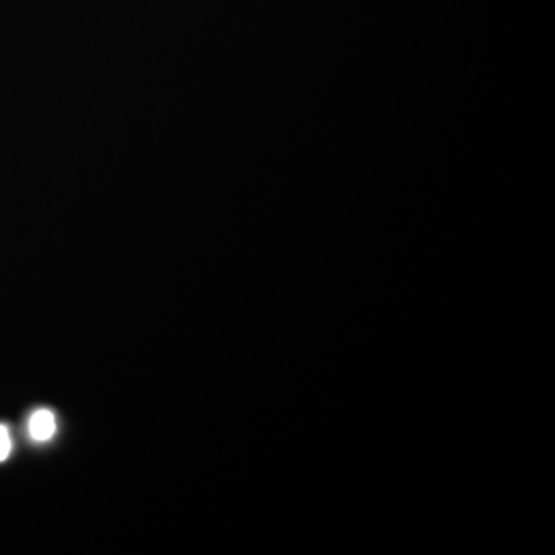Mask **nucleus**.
<instances>
[{"label":"nucleus","instance_id":"1","mask_svg":"<svg viewBox=\"0 0 555 555\" xmlns=\"http://www.w3.org/2000/svg\"><path fill=\"white\" fill-rule=\"evenodd\" d=\"M27 430H29L31 440H36V442L50 440V438L54 437V433H56V420H54V414L48 412V410L34 412L31 417H29Z\"/></svg>","mask_w":555,"mask_h":555},{"label":"nucleus","instance_id":"2","mask_svg":"<svg viewBox=\"0 0 555 555\" xmlns=\"http://www.w3.org/2000/svg\"><path fill=\"white\" fill-rule=\"evenodd\" d=\"M11 447H13V442H11L9 430L4 426H0V463L7 461L11 455Z\"/></svg>","mask_w":555,"mask_h":555}]
</instances>
